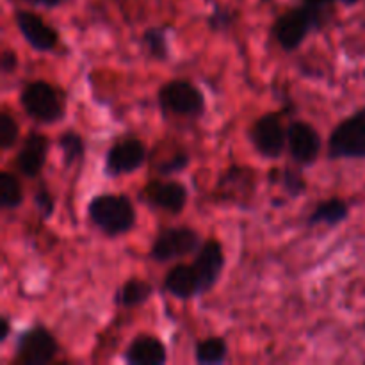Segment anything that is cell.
<instances>
[{"label": "cell", "instance_id": "cell-1", "mask_svg": "<svg viewBox=\"0 0 365 365\" xmlns=\"http://www.w3.org/2000/svg\"><path fill=\"white\" fill-rule=\"evenodd\" d=\"M88 217L103 235L116 239L134 230L138 212L123 192H100L89 200Z\"/></svg>", "mask_w": 365, "mask_h": 365}, {"label": "cell", "instance_id": "cell-2", "mask_svg": "<svg viewBox=\"0 0 365 365\" xmlns=\"http://www.w3.org/2000/svg\"><path fill=\"white\" fill-rule=\"evenodd\" d=\"M327 11L316 9L307 4L291 7L282 13L271 25V38L282 52L292 53L305 43L312 32H319L327 25Z\"/></svg>", "mask_w": 365, "mask_h": 365}, {"label": "cell", "instance_id": "cell-3", "mask_svg": "<svg viewBox=\"0 0 365 365\" xmlns=\"http://www.w3.org/2000/svg\"><path fill=\"white\" fill-rule=\"evenodd\" d=\"M20 106L25 116L39 125L59 123L66 116V96L48 81L36 78L20 91Z\"/></svg>", "mask_w": 365, "mask_h": 365}, {"label": "cell", "instance_id": "cell-4", "mask_svg": "<svg viewBox=\"0 0 365 365\" xmlns=\"http://www.w3.org/2000/svg\"><path fill=\"white\" fill-rule=\"evenodd\" d=\"M157 103L166 114L198 120L205 114L207 100L202 89L187 78H171L157 91Z\"/></svg>", "mask_w": 365, "mask_h": 365}, {"label": "cell", "instance_id": "cell-5", "mask_svg": "<svg viewBox=\"0 0 365 365\" xmlns=\"http://www.w3.org/2000/svg\"><path fill=\"white\" fill-rule=\"evenodd\" d=\"M330 160H365V107L339 121L328 138Z\"/></svg>", "mask_w": 365, "mask_h": 365}, {"label": "cell", "instance_id": "cell-6", "mask_svg": "<svg viewBox=\"0 0 365 365\" xmlns=\"http://www.w3.org/2000/svg\"><path fill=\"white\" fill-rule=\"evenodd\" d=\"M203 245L198 230L191 227H168L157 232L150 246V259L157 264H168L171 260L195 255Z\"/></svg>", "mask_w": 365, "mask_h": 365}, {"label": "cell", "instance_id": "cell-7", "mask_svg": "<svg viewBox=\"0 0 365 365\" xmlns=\"http://www.w3.org/2000/svg\"><path fill=\"white\" fill-rule=\"evenodd\" d=\"M59 355V342L43 324L20 331L14 341V365H48Z\"/></svg>", "mask_w": 365, "mask_h": 365}, {"label": "cell", "instance_id": "cell-8", "mask_svg": "<svg viewBox=\"0 0 365 365\" xmlns=\"http://www.w3.org/2000/svg\"><path fill=\"white\" fill-rule=\"evenodd\" d=\"M248 138L260 157L280 159L287 148V127L282 120V113H266L257 118L250 127Z\"/></svg>", "mask_w": 365, "mask_h": 365}, {"label": "cell", "instance_id": "cell-9", "mask_svg": "<svg viewBox=\"0 0 365 365\" xmlns=\"http://www.w3.org/2000/svg\"><path fill=\"white\" fill-rule=\"evenodd\" d=\"M146 159H148V148L145 143L134 135H128L109 146L103 163V173L109 178L132 175L145 166Z\"/></svg>", "mask_w": 365, "mask_h": 365}, {"label": "cell", "instance_id": "cell-10", "mask_svg": "<svg viewBox=\"0 0 365 365\" xmlns=\"http://www.w3.org/2000/svg\"><path fill=\"white\" fill-rule=\"evenodd\" d=\"M138 200L152 210H164L171 216L184 212L189 202V191L178 180H150L139 191Z\"/></svg>", "mask_w": 365, "mask_h": 365}, {"label": "cell", "instance_id": "cell-11", "mask_svg": "<svg viewBox=\"0 0 365 365\" xmlns=\"http://www.w3.org/2000/svg\"><path fill=\"white\" fill-rule=\"evenodd\" d=\"M323 150V138L312 123L292 120L287 125V152L298 168H309L317 163Z\"/></svg>", "mask_w": 365, "mask_h": 365}, {"label": "cell", "instance_id": "cell-12", "mask_svg": "<svg viewBox=\"0 0 365 365\" xmlns=\"http://www.w3.org/2000/svg\"><path fill=\"white\" fill-rule=\"evenodd\" d=\"M257 185V173L248 166L232 164L230 168L221 173L216 184V198L220 202L235 203V205H246L253 196Z\"/></svg>", "mask_w": 365, "mask_h": 365}, {"label": "cell", "instance_id": "cell-13", "mask_svg": "<svg viewBox=\"0 0 365 365\" xmlns=\"http://www.w3.org/2000/svg\"><path fill=\"white\" fill-rule=\"evenodd\" d=\"M13 20L21 38L36 52L48 53L59 45V32L46 24L39 14L27 9H16L13 13Z\"/></svg>", "mask_w": 365, "mask_h": 365}, {"label": "cell", "instance_id": "cell-14", "mask_svg": "<svg viewBox=\"0 0 365 365\" xmlns=\"http://www.w3.org/2000/svg\"><path fill=\"white\" fill-rule=\"evenodd\" d=\"M225 262L227 259H225L223 245L214 237L203 241L202 248L195 253V262H192L200 282H202L203 294L216 287L225 269Z\"/></svg>", "mask_w": 365, "mask_h": 365}, {"label": "cell", "instance_id": "cell-15", "mask_svg": "<svg viewBox=\"0 0 365 365\" xmlns=\"http://www.w3.org/2000/svg\"><path fill=\"white\" fill-rule=\"evenodd\" d=\"M50 153V139L48 135L41 132H31L27 138L21 141L20 150L16 153V168L25 178H38L41 171L45 170L46 160Z\"/></svg>", "mask_w": 365, "mask_h": 365}, {"label": "cell", "instance_id": "cell-16", "mask_svg": "<svg viewBox=\"0 0 365 365\" xmlns=\"http://www.w3.org/2000/svg\"><path fill=\"white\" fill-rule=\"evenodd\" d=\"M164 291L180 302H189L203 296L202 282L192 264H177L170 267L163 280Z\"/></svg>", "mask_w": 365, "mask_h": 365}, {"label": "cell", "instance_id": "cell-17", "mask_svg": "<svg viewBox=\"0 0 365 365\" xmlns=\"http://www.w3.org/2000/svg\"><path fill=\"white\" fill-rule=\"evenodd\" d=\"M123 360L128 365H164L168 362L166 344L152 334H139L128 342Z\"/></svg>", "mask_w": 365, "mask_h": 365}, {"label": "cell", "instance_id": "cell-18", "mask_svg": "<svg viewBox=\"0 0 365 365\" xmlns=\"http://www.w3.org/2000/svg\"><path fill=\"white\" fill-rule=\"evenodd\" d=\"M349 203L342 198H328L317 203L312 209V212L307 217V225L309 227H319V225H327V227L335 228L346 223L349 217Z\"/></svg>", "mask_w": 365, "mask_h": 365}, {"label": "cell", "instance_id": "cell-19", "mask_svg": "<svg viewBox=\"0 0 365 365\" xmlns=\"http://www.w3.org/2000/svg\"><path fill=\"white\" fill-rule=\"evenodd\" d=\"M153 292H155V289L145 278H128L114 292V305L120 307V309H135V307L148 303Z\"/></svg>", "mask_w": 365, "mask_h": 365}, {"label": "cell", "instance_id": "cell-20", "mask_svg": "<svg viewBox=\"0 0 365 365\" xmlns=\"http://www.w3.org/2000/svg\"><path fill=\"white\" fill-rule=\"evenodd\" d=\"M269 182L277 184L289 195V198H299L307 192L309 184L299 170L294 168H273L269 171Z\"/></svg>", "mask_w": 365, "mask_h": 365}, {"label": "cell", "instance_id": "cell-21", "mask_svg": "<svg viewBox=\"0 0 365 365\" xmlns=\"http://www.w3.org/2000/svg\"><path fill=\"white\" fill-rule=\"evenodd\" d=\"M228 359V344L223 337H207L195 346V362L198 365H220Z\"/></svg>", "mask_w": 365, "mask_h": 365}, {"label": "cell", "instance_id": "cell-22", "mask_svg": "<svg viewBox=\"0 0 365 365\" xmlns=\"http://www.w3.org/2000/svg\"><path fill=\"white\" fill-rule=\"evenodd\" d=\"M57 146L63 155L64 168H71L86 157V141L78 132L66 130L57 138Z\"/></svg>", "mask_w": 365, "mask_h": 365}, {"label": "cell", "instance_id": "cell-23", "mask_svg": "<svg viewBox=\"0 0 365 365\" xmlns=\"http://www.w3.org/2000/svg\"><path fill=\"white\" fill-rule=\"evenodd\" d=\"M25 195L21 182L11 171H2L0 175V207L4 210H16L24 203Z\"/></svg>", "mask_w": 365, "mask_h": 365}, {"label": "cell", "instance_id": "cell-24", "mask_svg": "<svg viewBox=\"0 0 365 365\" xmlns=\"http://www.w3.org/2000/svg\"><path fill=\"white\" fill-rule=\"evenodd\" d=\"M141 43L152 59L160 61V63L170 59V43H168V34L163 27H148L146 31H143Z\"/></svg>", "mask_w": 365, "mask_h": 365}, {"label": "cell", "instance_id": "cell-25", "mask_svg": "<svg viewBox=\"0 0 365 365\" xmlns=\"http://www.w3.org/2000/svg\"><path fill=\"white\" fill-rule=\"evenodd\" d=\"M18 139H20V123L9 110L4 109L0 113V150L9 152L14 148Z\"/></svg>", "mask_w": 365, "mask_h": 365}, {"label": "cell", "instance_id": "cell-26", "mask_svg": "<svg viewBox=\"0 0 365 365\" xmlns=\"http://www.w3.org/2000/svg\"><path fill=\"white\" fill-rule=\"evenodd\" d=\"M235 21H237V11L225 6L214 7L212 13L207 18V25L214 32H227L228 29L234 27Z\"/></svg>", "mask_w": 365, "mask_h": 365}, {"label": "cell", "instance_id": "cell-27", "mask_svg": "<svg viewBox=\"0 0 365 365\" xmlns=\"http://www.w3.org/2000/svg\"><path fill=\"white\" fill-rule=\"evenodd\" d=\"M189 164H191V155L185 150H180V152H175L170 159L157 164L155 170L160 177H173V175H178L187 170Z\"/></svg>", "mask_w": 365, "mask_h": 365}, {"label": "cell", "instance_id": "cell-28", "mask_svg": "<svg viewBox=\"0 0 365 365\" xmlns=\"http://www.w3.org/2000/svg\"><path fill=\"white\" fill-rule=\"evenodd\" d=\"M34 205L43 221H48L56 212V198H53L52 191H50L45 182H39L38 189H36Z\"/></svg>", "mask_w": 365, "mask_h": 365}, {"label": "cell", "instance_id": "cell-29", "mask_svg": "<svg viewBox=\"0 0 365 365\" xmlns=\"http://www.w3.org/2000/svg\"><path fill=\"white\" fill-rule=\"evenodd\" d=\"M20 66V59H18V53L14 50L6 48L0 56V70L4 75H11L18 70Z\"/></svg>", "mask_w": 365, "mask_h": 365}, {"label": "cell", "instance_id": "cell-30", "mask_svg": "<svg viewBox=\"0 0 365 365\" xmlns=\"http://www.w3.org/2000/svg\"><path fill=\"white\" fill-rule=\"evenodd\" d=\"M303 4L310 7H316V9H323L328 11L335 6V4H342L346 7H353L360 2V0H302Z\"/></svg>", "mask_w": 365, "mask_h": 365}, {"label": "cell", "instance_id": "cell-31", "mask_svg": "<svg viewBox=\"0 0 365 365\" xmlns=\"http://www.w3.org/2000/svg\"><path fill=\"white\" fill-rule=\"evenodd\" d=\"M11 331H13V328H11V319L7 316H2L0 317V342H7V339L11 337Z\"/></svg>", "mask_w": 365, "mask_h": 365}, {"label": "cell", "instance_id": "cell-32", "mask_svg": "<svg viewBox=\"0 0 365 365\" xmlns=\"http://www.w3.org/2000/svg\"><path fill=\"white\" fill-rule=\"evenodd\" d=\"M21 2H27L36 7H45V9H56V7H59L64 0H21Z\"/></svg>", "mask_w": 365, "mask_h": 365}, {"label": "cell", "instance_id": "cell-33", "mask_svg": "<svg viewBox=\"0 0 365 365\" xmlns=\"http://www.w3.org/2000/svg\"><path fill=\"white\" fill-rule=\"evenodd\" d=\"M362 25H364V29H365V20H364V24H362Z\"/></svg>", "mask_w": 365, "mask_h": 365}]
</instances>
